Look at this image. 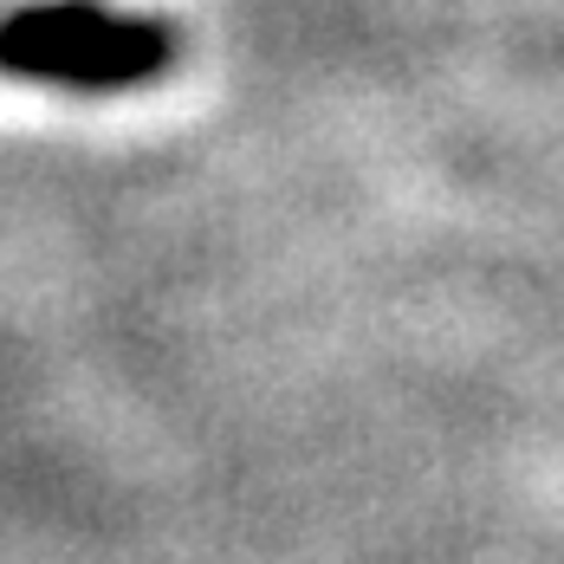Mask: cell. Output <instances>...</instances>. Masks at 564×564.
<instances>
[{
	"label": "cell",
	"instance_id": "cell-1",
	"mask_svg": "<svg viewBox=\"0 0 564 564\" xmlns=\"http://www.w3.org/2000/svg\"><path fill=\"white\" fill-rule=\"evenodd\" d=\"M175 65V26L111 0H33L0 20V72L58 91H137Z\"/></svg>",
	"mask_w": 564,
	"mask_h": 564
}]
</instances>
